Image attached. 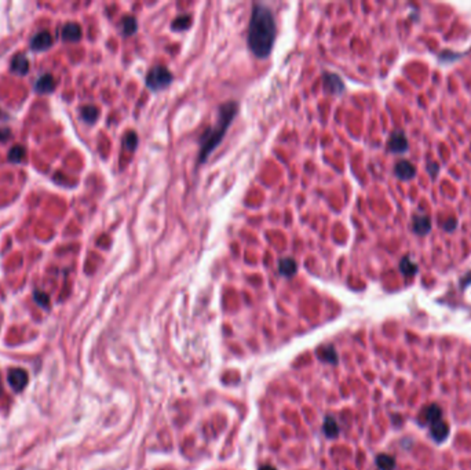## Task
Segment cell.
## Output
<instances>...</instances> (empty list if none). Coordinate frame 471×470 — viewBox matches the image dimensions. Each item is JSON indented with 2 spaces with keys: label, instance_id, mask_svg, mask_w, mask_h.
Returning a JSON list of instances; mask_svg holds the SVG:
<instances>
[{
  "label": "cell",
  "instance_id": "cell-7",
  "mask_svg": "<svg viewBox=\"0 0 471 470\" xmlns=\"http://www.w3.org/2000/svg\"><path fill=\"white\" fill-rule=\"evenodd\" d=\"M52 44V37L51 35L47 31L39 32L35 36L32 37L31 40V48L35 51H43L47 48L51 47Z\"/></svg>",
  "mask_w": 471,
  "mask_h": 470
},
{
  "label": "cell",
  "instance_id": "cell-16",
  "mask_svg": "<svg viewBox=\"0 0 471 470\" xmlns=\"http://www.w3.org/2000/svg\"><path fill=\"white\" fill-rule=\"evenodd\" d=\"M120 28H121V32L129 36V35H132L137 32L138 29V24H137V20H135L132 16H125L123 17V20L120 22Z\"/></svg>",
  "mask_w": 471,
  "mask_h": 470
},
{
  "label": "cell",
  "instance_id": "cell-1",
  "mask_svg": "<svg viewBox=\"0 0 471 470\" xmlns=\"http://www.w3.org/2000/svg\"><path fill=\"white\" fill-rule=\"evenodd\" d=\"M276 37L277 25L273 11L262 3L254 5L248 26V46L251 51L259 58L269 57L275 46Z\"/></svg>",
  "mask_w": 471,
  "mask_h": 470
},
{
  "label": "cell",
  "instance_id": "cell-28",
  "mask_svg": "<svg viewBox=\"0 0 471 470\" xmlns=\"http://www.w3.org/2000/svg\"><path fill=\"white\" fill-rule=\"evenodd\" d=\"M437 168H438V166H437L435 163H433V164H431V167H429L430 173H431V175H433V177L435 175V171H437Z\"/></svg>",
  "mask_w": 471,
  "mask_h": 470
},
{
  "label": "cell",
  "instance_id": "cell-2",
  "mask_svg": "<svg viewBox=\"0 0 471 470\" xmlns=\"http://www.w3.org/2000/svg\"><path fill=\"white\" fill-rule=\"evenodd\" d=\"M238 109L237 102L228 101L219 106L218 109V119L210 128L206 130L200 138V151H198V164L206 163L211 152L221 144L222 138L226 134L229 125L232 124V120L236 116Z\"/></svg>",
  "mask_w": 471,
  "mask_h": 470
},
{
  "label": "cell",
  "instance_id": "cell-15",
  "mask_svg": "<svg viewBox=\"0 0 471 470\" xmlns=\"http://www.w3.org/2000/svg\"><path fill=\"white\" fill-rule=\"evenodd\" d=\"M425 418L430 425L438 422V421H442V410H441L440 406H437V404L429 406L425 411Z\"/></svg>",
  "mask_w": 471,
  "mask_h": 470
},
{
  "label": "cell",
  "instance_id": "cell-30",
  "mask_svg": "<svg viewBox=\"0 0 471 470\" xmlns=\"http://www.w3.org/2000/svg\"><path fill=\"white\" fill-rule=\"evenodd\" d=\"M0 392H2V385H0Z\"/></svg>",
  "mask_w": 471,
  "mask_h": 470
},
{
  "label": "cell",
  "instance_id": "cell-20",
  "mask_svg": "<svg viewBox=\"0 0 471 470\" xmlns=\"http://www.w3.org/2000/svg\"><path fill=\"white\" fill-rule=\"evenodd\" d=\"M25 159V148L16 145L9 151V160L11 163H21Z\"/></svg>",
  "mask_w": 471,
  "mask_h": 470
},
{
  "label": "cell",
  "instance_id": "cell-26",
  "mask_svg": "<svg viewBox=\"0 0 471 470\" xmlns=\"http://www.w3.org/2000/svg\"><path fill=\"white\" fill-rule=\"evenodd\" d=\"M456 225H457V222H456L455 220H448L445 222V224H444V228H445V230H448V232H450V230H453L456 228Z\"/></svg>",
  "mask_w": 471,
  "mask_h": 470
},
{
  "label": "cell",
  "instance_id": "cell-25",
  "mask_svg": "<svg viewBox=\"0 0 471 470\" xmlns=\"http://www.w3.org/2000/svg\"><path fill=\"white\" fill-rule=\"evenodd\" d=\"M33 298H35V301H36L37 305H40L43 308H48V305H50V298L47 295L46 293H43V291H35L33 294Z\"/></svg>",
  "mask_w": 471,
  "mask_h": 470
},
{
  "label": "cell",
  "instance_id": "cell-9",
  "mask_svg": "<svg viewBox=\"0 0 471 470\" xmlns=\"http://www.w3.org/2000/svg\"><path fill=\"white\" fill-rule=\"evenodd\" d=\"M61 36L65 42H79L82 39V28L76 22H68L62 28Z\"/></svg>",
  "mask_w": 471,
  "mask_h": 470
},
{
  "label": "cell",
  "instance_id": "cell-27",
  "mask_svg": "<svg viewBox=\"0 0 471 470\" xmlns=\"http://www.w3.org/2000/svg\"><path fill=\"white\" fill-rule=\"evenodd\" d=\"M10 137V130L9 128H0V140L6 141Z\"/></svg>",
  "mask_w": 471,
  "mask_h": 470
},
{
  "label": "cell",
  "instance_id": "cell-4",
  "mask_svg": "<svg viewBox=\"0 0 471 470\" xmlns=\"http://www.w3.org/2000/svg\"><path fill=\"white\" fill-rule=\"evenodd\" d=\"M322 84H324V90L326 93H331V94H342L345 91V83L343 80L337 74H329L325 72L322 75Z\"/></svg>",
  "mask_w": 471,
  "mask_h": 470
},
{
  "label": "cell",
  "instance_id": "cell-8",
  "mask_svg": "<svg viewBox=\"0 0 471 470\" xmlns=\"http://www.w3.org/2000/svg\"><path fill=\"white\" fill-rule=\"evenodd\" d=\"M430 434H431V439L434 440L435 443H442L449 434V426L444 421H438V422L430 425Z\"/></svg>",
  "mask_w": 471,
  "mask_h": 470
},
{
  "label": "cell",
  "instance_id": "cell-23",
  "mask_svg": "<svg viewBox=\"0 0 471 470\" xmlns=\"http://www.w3.org/2000/svg\"><path fill=\"white\" fill-rule=\"evenodd\" d=\"M324 430L328 437H335L339 433V428H338V423L335 422L333 418H326L325 425H324Z\"/></svg>",
  "mask_w": 471,
  "mask_h": 470
},
{
  "label": "cell",
  "instance_id": "cell-21",
  "mask_svg": "<svg viewBox=\"0 0 471 470\" xmlns=\"http://www.w3.org/2000/svg\"><path fill=\"white\" fill-rule=\"evenodd\" d=\"M190 24H192L190 16L183 14V16L176 17L175 20L172 21V29H175V31H185V29H187V28L190 26Z\"/></svg>",
  "mask_w": 471,
  "mask_h": 470
},
{
  "label": "cell",
  "instance_id": "cell-24",
  "mask_svg": "<svg viewBox=\"0 0 471 470\" xmlns=\"http://www.w3.org/2000/svg\"><path fill=\"white\" fill-rule=\"evenodd\" d=\"M123 142H124V147L127 148L128 151H135V148L138 145V136L131 131L128 134H125Z\"/></svg>",
  "mask_w": 471,
  "mask_h": 470
},
{
  "label": "cell",
  "instance_id": "cell-14",
  "mask_svg": "<svg viewBox=\"0 0 471 470\" xmlns=\"http://www.w3.org/2000/svg\"><path fill=\"white\" fill-rule=\"evenodd\" d=\"M55 89V82H54V78H52V75L46 74L43 75L39 78V80L36 82V91L37 93H43V94H48V93H52Z\"/></svg>",
  "mask_w": 471,
  "mask_h": 470
},
{
  "label": "cell",
  "instance_id": "cell-13",
  "mask_svg": "<svg viewBox=\"0 0 471 470\" xmlns=\"http://www.w3.org/2000/svg\"><path fill=\"white\" fill-rule=\"evenodd\" d=\"M10 69L17 75H26L29 71V61L24 54H17L11 59Z\"/></svg>",
  "mask_w": 471,
  "mask_h": 470
},
{
  "label": "cell",
  "instance_id": "cell-11",
  "mask_svg": "<svg viewBox=\"0 0 471 470\" xmlns=\"http://www.w3.org/2000/svg\"><path fill=\"white\" fill-rule=\"evenodd\" d=\"M414 232L420 236H425L431 230V221L427 215L419 214L414 217Z\"/></svg>",
  "mask_w": 471,
  "mask_h": 470
},
{
  "label": "cell",
  "instance_id": "cell-10",
  "mask_svg": "<svg viewBox=\"0 0 471 470\" xmlns=\"http://www.w3.org/2000/svg\"><path fill=\"white\" fill-rule=\"evenodd\" d=\"M394 173L395 175L399 178V179H411V178L415 177V174H416V168L411 164L407 160H399L397 164H395V168H394Z\"/></svg>",
  "mask_w": 471,
  "mask_h": 470
},
{
  "label": "cell",
  "instance_id": "cell-3",
  "mask_svg": "<svg viewBox=\"0 0 471 470\" xmlns=\"http://www.w3.org/2000/svg\"><path fill=\"white\" fill-rule=\"evenodd\" d=\"M172 79H174V76H172L170 69H167L166 66H161V65H156L146 75V86L150 90L156 91V90L164 89L168 84H171Z\"/></svg>",
  "mask_w": 471,
  "mask_h": 470
},
{
  "label": "cell",
  "instance_id": "cell-6",
  "mask_svg": "<svg viewBox=\"0 0 471 470\" xmlns=\"http://www.w3.org/2000/svg\"><path fill=\"white\" fill-rule=\"evenodd\" d=\"M388 149L394 153H404L408 151V141H407V137L404 136V132L397 131L393 132L390 140H388Z\"/></svg>",
  "mask_w": 471,
  "mask_h": 470
},
{
  "label": "cell",
  "instance_id": "cell-12",
  "mask_svg": "<svg viewBox=\"0 0 471 470\" xmlns=\"http://www.w3.org/2000/svg\"><path fill=\"white\" fill-rule=\"evenodd\" d=\"M279 272L285 277H292L298 272V263L294 258L284 256L279 261Z\"/></svg>",
  "mask_w": 471,
  "mask_h": 470
},
{
  "label": "cell",
  "instance_id": "cell-29",
  "mask_svg": "<svg viewBox=\"0 0 471 470\" xmlns=\"http://www.w3.org/2000/svg\"><path fill=\"white\" fill-rule=\"evenodd\" d=\"M259 470H276L275 467H273V466H270V465H263V466H260V469Z\"/></svg>",
  "mask_w": 471,
  "mask_h": 470
},
{
  "label": "cell",
  "instance_id": "cell-19",
  "mask_svg": "<svg viewBox=\"0 0 471 470\" xmlns=\"http://www.w3.org/2000/svg\"><path fill=\"white\" fill-rule=\"evenodd\" d=\"M399 271L404 273L405 276L412 277L418 272V266H416V263L409 256H404L401 259V262H399Z\"/></svg>",
  "mask_w": 471,
  "mask_h": 470
},
{
  "label": "cell",
  "instance_id": "cell-17",
  "mask_svg": "<svg viewBox=\"0 0 471 470\" xmlns=\"http://www.w3.org/2000/svg\"><path fill=\"white\" fill-rule=\"evenodd\" d=\"M376 465L380 470H394L395 469V459L388 454H379L376 456Z\"/></svg>",
  "mask_w": 471,
  "mask_h": 470
},
{
  "label": "cell",
  "instance_id": "cell-22",
  "mask_svg": "<svg viewBox=\"0 0 471 470\" xmlns=\"http://www.w3.org/2000/svg\"><path fill=\"white\" fill-rule=\"evenodd\" d=\"M318 356H320L321 360L328 361V363H337L338 360L337 352H335V349H333L332 346L321 348V349L318 350Z\"/></svg>",
  "mask_w": 471,
  "mask_h": 470
},
{
  "label": "cell",
  "instance_id": "cell-18",
  "mask_svg": "<svg viewBox=\"0 0 471 470\" xmlns=\"http://www.w3.org/2000/svg\"><path fill=\"white\" fill-rule=\"evenodd\" d=\"M80 115H82V119H83L84 121L94 123V121L98 119L99 110L98 108L94 106V105H86V106H83V108L80 109Z\"/></svg>",
  "mask_w": 471,
  "mask_h": 470
},
{
  "label": "cell",
  "instance_id": "cell-5",
  "mask_svg": "<svg viewBox=\"0 0 471 470\" xmlns=\"http://www.w3.org/2000/svg\"><path fill=\"white\" fill-rule=\"evenodd\" d=\"M9 383H10V386L14 389V392H21L25 389V386L28 385V381H29V376H28V372L25 370H21V368H14V370H11L9 372Z\"/></svg>",
  "mask_w": 471,
  "mask_h": 470
}]
</instances>
